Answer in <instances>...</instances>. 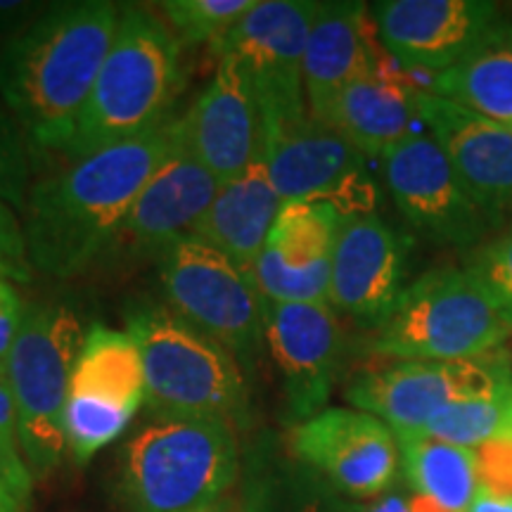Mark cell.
Returning a JSON list of instances; mask_svg holds the SVG:
<instances>
[{
	"instance_id": "41",
	"label": "cell",
	"mask_w": 512,
	"mask_h": 512,
	"mask_svg": "<svg viewBox=\"0 0 512 512\" xmlns=\"http://www.w3.org/2000/svg\"><path fill=\"white\" fill-rule=\"evenodd\" d=\"M508 128H510V131H512V124H510V126H508Z\"/></svg>"
},
{
	"instance_id": "3",
	"label": "cell",
	"mask_w": 512,
	"mask_h": 512,
	"mask_svg": "<svg viewBox=\"0 0 512 512\" xmlns=\"http://www.w3.org/2000/svg\"><path fill=\"white\" fill-rule=\"evenodd\" d=\"M183 91V43L145 5H121L110 53L67 155L79 159L169 124Z\"/></svg>"
},
{
	"instance_id": "15",
	"label": "cell",
	"mask_w": 512,
	"mask_h": 512,
	"mask_svg": "<svg viewBox=\"0 0 512 512\" xmlns=\"http://www.w3.org/2000/svg\"><path fill=\"white\" fill-rule=\"evenodd\" d=\"M292 453L342 494L380 498L389 494L401 467L396 434L375 415L325 408L290 432Z\"/></svg>"
},
{
	"instance_id": "40",
	"label": "cell",
	"mask_w": 512,
	"mask_h": 512,
	"mask_svg": "<svg viewBox=\"0 0 512 512\" xmlns=\"http://www.w3.org/2000/svg\"><path fill=\"white\" fill-rule=\"evenodd\" d=\"M505 434L512 437V406H510V418H508V432H505Z\"/></svg>"
},
{
	"instance_id": "28",
	"label": "cell",
	"mask_w": 512,
	"mask_h": 512,
	"mask_svg": "<svg viewBox=\"0 0 512 512\" xmlns=\"http://www.w3.org/2000/svg\"><path fill=\"white\" fill-rule=\"evenodd\" d=\"M254 5L256 0H166L162 12L183 46L214 48Z\"/></svg>"
},
{
	"instance_id": "14",
	"label": "cell",
	"mask_w": 512,
	"mask_h": 512,
	"mask_svg": "<svg viewBox=\"0 0 512 512\" xmlns=\"http://www.w3.org/2000/svg\"><path fill=\"white\" fill-rule=\"evenodd\" d=\"M411 240L377 214L339 216L328 304L366 330H380L406 290Z\"/></svg>"
},
{
	"instance_id": "29",
	"label": "cell",
	"mask_w": 512,
	"mask_h": 512,
	"mask_svg": "<svg viewBox=\"0 0 512 512\" xmlns=\"http://www.w3.org/2000/svg\"><path fill=\"white\" fill-rule=\"evenodd\" d=\"M463 268L512 328V223L463 254Z\"/></svg>"
},
{
	"instance_id": "36",
	"label": "cell",
	"mask_w": 512,
	"mask_h": 512,
	"mask_svg": "<svg viewBox=\"0 0 512 512\" xmlns=\"http://www.w3.org/2000/svg\"><path fill=\"white\" fill-rule=\"evenodd\" d=\"M467 512H512V496H496L479 489Z\"/></svg>"
},
{
	"instance_id": "23",
	"label": "cell",
	"mask_w": 512,
	"mask_h": 512,
	"mask_svg": "<svg viewBox=\"0 0 512 512\" xmlns=\"http://www.w3.org/2000/svg\"><path fill=\"white\" fill-rule=\"evenodd\" d=\"M280 207L283 200L275 192L261 159L249 166L245 174L221 185L214 202L190 230V238L219 249L256 280V261Z\"/></svg>"
},
{
	"instance_id": "38",
	"label": "cell",
	"mask_w": 512,
	"mask_h": 512,
	"mask_svg": "<svg viewBox=\"0 0 512 512\" xmlns=\"http://www.w3.org/2000/svg\"><path fill=\"white\" fill-rule=\"evenodd\" d=\"M0 512H27L19 505L15 494L10 491L8 482H5L3 472H0Z\"/></svg>"
},
{
	"instance_id": "4",
	"label": "cell",
	"mask_w": 512,
	"mask_h": 512,
	"mask_svg": "<svg viewBox=\"0 0 512 512\" xmlns=\"http://www.w3.org/2000/svg\"><path fill=\"white\" fill-rule=\"evenodd\" d=\"M126 332L143 356L147 406L157 418H245V375L223 344L152 302L128 306Z\"/></svg>"
},
{
	"instance_id": "27",
	"label": "cell",
	"mask_w": 512,
	"mask_h": 512,
	"mask_svg": "<svg viewBox=\"0 0 512 512\" xmlns=\"http://www.w3.org/2000/svg\"><path fill=\"white\" fill-rule=\"evenodd\" d=\"M512 392L489 399H465L441 408L425 425L427 437L477 451L508 432Z\"/></svg>"
},
{
	"instance_id": "37",
	"label": "cell",
	"mask_w": 512,
	"mask_h": 512,
	"mask_svg": "<svg viewBox=\"0 0 512 512\" xmlns=\"http://www.w3.org/2000/svg\"><path fill=\"white\" fill-rule=\"evenodd\" d=\"M358 512H411V503L401 494H384L380 498H373L363 508H358Z\"/></svg>"
},
{
	"instance_id": "5",
	"label": "cell",
	"mask_w": 512,
	"mask_h": 512,
	"mask_svg": "<svg viewBox=\"0 0 512 512\" xmlns=\"http://www.w3.org/2000/svg\"><path fill=\"white\" fill-rule=\"evenodd\" d=\"M238 477L226 420L157 418L121 448L119 489L133 512L211 508Z\"/></svg>"
},
{
	"instance_id": "30",
	"label": "cell",
	"mask_w": 512,
	"mask_h": 512,
	"mask_svg": "<svg viewBox=\"0 0 512 512\" xmlns=\"http://www.w3.org/2000/svg\"><path fill=\"white\" fill-rule=\"evenodd\" d=\"M29 145L22 128L0 98V204L27 207L29 197Z\"/></svg>"
},
{
	"instance_id": "6",
	"label": "cell",
	"mask_w": 512,
	"mask_h": 512,
	"mask_svg": "<svg viewBox=\"0 0 512 512\" xmlns=\"http://www.w3.org/2000/svg\"><path fill=\"white\" fill-rule=\"evenodd\" d=\"M83 330L64 302H34L24 311L5 375L17 408V432L24 463L34 479L48 477L67 451L64 408L79 358Z\"/></svg>"
},
{
	"instance_id": "31",
	"label": "cell",
	"mask_w": 512,
	"mask_h": 512,
	"mask_svg": "<svg viewBox=\"0 0 512 512\" xmlns=\"http://www.w3.org/2000/svg\"><path fill=\"white\" fill-rule=\"evenodd\" d=\"M0 472H3L5 482H8L19 505L27 510L31 491H34V475L24 463L22 446H19L17 408L15 399H12L8 375H5V366H0Z\"/></svg>"
},
{
	"instance_id": "39",
	"label": "cell",
	"mask_w": 512,
	"mask_h": 512,
	"mask_svg": "<svg viewBox=\"0 0 512 512\" xmlns=\"http://www.w3.org/2000/svg\"><path fill=\"white\" fill-rule=\"evenodd\" d=\"M197 512H226V510H221L219 505H211V508H204V510H197Z\"/></svg>"
},
{
	"instance_id": "13",
	"label": "cell",
	"mask_w": 512,
	"mask_h": 512,
	"mask_svg": "<svg viewBox=\"0 0 512 512\" xmlns=\"http://www.w3.org/2000/svg\"><path fill=\"white\" fill-rule=\"evenodd\" d=\"M264 136V164L283 204L328 202L342 216L373 214L377 192L366 157L335 128L306 114Z\"/></svg>"
},
{
	"instance_id": "10",
	"label": "cell",
	"mask_w": 512,
	"mask_h": 512,
	"mask_svg": "<svg viewBox=\"0 0 512 512\" xmlns=\"http://www.w3.org/2000/svg\"><path fill=\"white\" fill-rule=\"evenodd\" d=\"M316 0H256V5L214 46L245 72L266 128L306 117L304 53Z\"/></svg>"
},
{
	"instance_id": "11",
	"label": "cell",
	"mask_w": 512,
	"mask_h": 512,
	"mask_svg": "<svg viewBox=\"0 0 512 512\" xmlns=\"http://www.w3.org/2000/svg\"><path fill=\"white\" fill-rule=\"evenodd\" d=\"M147 403L140 349L128 332L93 323L83 337L64 408V441L76 463L119 439Z\"/></svg>"
},
{
	"instance_id": "20",
	"label": "cell",
	"mask_w": 512,
	"mask_h": 512,
	"mask_svg": "<svg viewBox=\"0 0 512 512\" xmlns=\"http://www.w3.org/2000/svg\"><path fill=\"white\" fill-rule=\"evenodd\" d=\"M339 216L328 202L280 207L256 261V285L268 302L328 304Z\"/></svg>"
},
{
	"instance_id": "12",
	"label": "cell",
	"mask_w": 512,
	"mask_h": 512,
	"mask_svg": "<svg viewBox=\"0 0 512 512\" xmlns=\"http://www.w3.org/2000/svg\"><path fill=\"white\" fill-rule=\"evenodd\" d=\"M382 171L403 219L434 245L467 254L496 233L432 136L413 133L389 147Z\"/></svg>"
},
{
	"instance_id": "2",
	"label": "cell",
	"mask_w": 512,
	"mask_h": 512,
	"mask_svg": "<svg viewBox=\"0 0 512 512\" xmlns=\"http://www.w3.org/2000/svg\"><path fill=\"white\" fill-rule=\"evenodd\" d=\"M110 0L50 3L0 50V98L29 152H67L119 24Z\"/></svg>"
},
{
	"instance_id": "32",
	"label": "cell",
	"mask_w": 512,
	"mask_h": 512,
	"mask_svg": "<svg viewBox=\"0 0 512 512\" xmlns=\"http://www.w3.org/2000/svg\"><path fill=\"white\" fill-rule=\"evenodd\" d=\"M31 271L34 266L27 252L24 226L8 204H0V278L10 283H29Z\"/></svg>"
},
{
	"instance_id": "34",
	"label": "cell",
	"mask_w": 512,
	"mask_h": 512,
	"mask_svg": "<svg viewBox=\"0 0 512 512\" xmlns=\"http://www.w3.org/2000/svg\"><path fill=\"white\" fill-rule=\"evenodd\" d=\"M24 306L22 297H19L17 287L10 280L0 278V366H5L8 354L15 344L24 320Z\"/></svg>"
},
{
	"instance_id": "9",
	"label": "cell",
	"mask_w": 512,
	"mask_h": 512,
	"mask_svg": "<svg viewBox=\"0 0 512 512\" xmlns=\"http://www.w3.org/2000/svg\"><path fill=\"white\" fill-rule=\"evenodd\" d=\"M512 392V361L505 349L463 361H399L358 375L347 389L356 411L375 415L399 432H422L441 408L465 399Z\"/></svg>"
},
{
	"instance_id": "21",
	"label": "cell",
	"mask_w": 512,
	"mask_h": 512,
	"mask_svg": "<svg viewBox=\"0 0 512 512\" xmlns=\"http://www.w3.org/2000/svg\"><path fill=\"white\" fill-rule=\"evenodd\" d=\"M219 188L221 183L185 147L176 121L169 155L140 190L112 247H119L121 252L162 256L178 240L188 238Z\"/></svg>"
},
{
	"instance_id": "16",
	"label": "cell",
	"mask_w": 512,
	"mask_h": 512,
	"mask_svg": "<svg viewBox=\"0 0 512 512\" xmlns=\"http://www.w3.org/2000/svg\"><path fill=\"white\" fill-rule=\"evenodd\" d=\"M370 15L389 55L434 74L458 64L505 22L489 0H382Z\"/></svg>"
},
{
	"instance_id": "35",
	"label": "cell",
	"mask_w": 512,
	"mask_h": 512,
	"mask_svg": "<svg viewBox=\"0 0 512 512\" xmlns=\"http://www.w3.org/2000/svg\"><path fill=\"white\" fill-rule=\"evenodd\" d=\"M48 8V3H27V0H0V34L15 36L27 29L34 19Z\"/></svg>"
},
{
	"instance_id": "19",
	"label": "cell",
	"mask_w": 512,
	"mask_h": 512,
	"mask_svg": "<svg viewBox=\"0 0 512 512\" xmlns=\"http://www.w3.org/2000/svg\"><path fill=\"white\" fill-rule=\"evenodd\" d=\"M418 114L463 188L496 230L512 223V131L439 95H418Z\"/></svg>"
},
{
	"instance_id": "1",
	"label": "cell",
	"mask_w": 512,
	"mask_h": 512,
	"mask_svg": "<svg viewBox=\"0 0 512 512\" xmlns=\"http://www.w3.org/2000/svg\"><path fill=\"white\" fill-rule=\"evenodd\" d=\"M176 121L79 157L29 190L24 238L31 266L72 278L112 249L140 190L169 155Z\"/></svg>"
},
{
	"instance_id": "8",
	"label": "cell",
	"mask_w": 512,
	"mask_h": 512,
	"mask_svg": "<svg viewBox=\"0 0 512 512\" xmlns=\"http://www.w3.org/2000/svg\"><path fill=\"white\" fill-rule=\"evenodd\" d=\"M159 283L176 316L254 361L266 342V297L233 259L188 235L162 254Z\"/></svg>"
},
{
	"instance_id": "22",
	"label": "cell",
	"mask_w": 512,
	"mask_h": 512,
	"mask_svg": "<svg viewBox=\"0 0 512 512\" xmlns=\"http://www.w3.org/2000/svg\"><path fill=\"white\" fill-rule=\"evenodd\" d=\"M382 53L366 3H320L304 53V91L311 117L323 119L330 102L351 81L375 74Z\"/></svg>"
},
{
	"instance_id": "33",
	"label": "cell",
	"mask_w": 512,
	"mask_h": 512,
	"mask_svg": "<svg viewBox=\"0 0 512 512\" xmlns=\"http://www.w3.org/2000/svg\"><path fill=\"white\" fill-rule=\"evenodd\" d=\"M475 456L479 489L496 496H512V437L503 434L479 446Z\"/></svg>"
},
{
	"instance_id": "7",
	"label": "cell",
	"mask_w": 512,
	"mask_h": 512,
	"mask_svg": "<svg viewBox=\"0 0 512 512\" xmlns=\"http://www.w3.org/2000/svg\"><path fill=\"white\" fill-rule=\"evenodd\" d=\"M510 332L465 268L439 266L408 283L368 349L396 361H463L503 349Z\"/></svg>"
},
{
	"instance_id": "25",
	"label": "cell",
	"mask_w": 512,
	"mask_h": 512,
	"mask_svg": "<svg viewBox=\"0 0 512 512\" xmlns=\"http://www.w3.org/2000/svg\"><path fill=\"white\" fill-rule=\"evenodd\" d=\"M439 98L512 124V24L503 22L463 60L437 76Z\"/></svg>"
},
{
	"instance_id": "26",
	"label": "cell",
	"mask_w": 512,
	"mask_h": 512,
	"mask_svg": "<svg viewBox=\"0 0 512 512\" xmlns=\"http://www.w3.org/2000/svg\"><path fill=\"white\" fill-rule=\"evenodd\" d=\"M396 441L403 475L413 494L430 498L451 512H467L479 491L475 451L444 444L425 432H399Z\"/></svg>"
},
{
	"instance_id": "18",
	"label": "cell",
	"mask_w": 512,
	"mask_h": 512,
	"mask_svg": "<svg viewBox=\"0 0 512 512\" xmlns=\"http://www.w3.org/2000/svg\"><path fill=\"white\" fill-rule=\"evenodd\" d=\"M192 157L221 185L264 159V119L245 72L233 57H219L214 79L178 119Z\"/></svg>"
},
{
	"instance_id": "24",
	"label": "cell",
	"mask_w": 512,
	"mask_h": 512,
	"mask_svg": "<svg viewBox=\"0 0 512 512\" xmlns=\"http://www.w3.org/2000/svg\"><path fill=\"white\" fill-rule=\"evenodd\" d=\"M418 93L408 86L387 81L377 74L351 81L330 107L320 124L335 128L363 157H380L389 147L413 136L420 121Z\"/></svg>"
},
{
	"instance_id": "17",
	"label": "cell",
	"mask_w": 512,
	"mask_h": 512,
	"mask_svg": "<svg viewBox=\"0 0 512 512\" xmlns=\"http://www.w3.org/2000/svg\"><path fill=\"white\" fill-rule=\"evenodd\" d=\"M266 344L283 377L287 418L299 425L325 411L344 358V332L332 306L266 299Z\"/></svg>"
}]
</instances>
